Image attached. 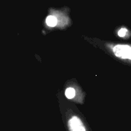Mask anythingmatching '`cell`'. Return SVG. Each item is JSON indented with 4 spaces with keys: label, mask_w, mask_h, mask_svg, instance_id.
Masks as SVG:
<instances>
[{
    "label": "cell",
    "mask_w": 131,
    "mask_h": 131,
    "mask_svg": "<svg viewBox=\"0 0 131 131\" xmlns=\"http://www.w3.org/2000/svg\"><path fill=\"white\" fill-rule=\"evenodd\" d=\"M127 32V29H125V28H124V29H121V30L118 31V35H119L120 37H124V36L126 35Z\"/></svg>",
    "instance_id": "cell-5"
},
{
    "label": "cell",
    "mask_w": 131,
    "mask_h": 131,
    "mask_svg": "<svg viewBox=\"0 0 131 131\" xmlns=\"http://www.w3.org/2000/svg\"><path fill=\"white\" fill-rule=\"evenodd\" d=\"M65 95L69 99L73 98L75 96V91H74V88H68L66 90V91H65Z\"/></svg>",
    "instance_id": "cell-4"
},
{
    "label": "cell",
    "mask_w": 131,
    "mask_h": 131,
    "mask_svg": "<svg viewBox=\"0 0 131 131\" xmlns=\"http://www.w3.org/2000/svg\"><path fill=\"white\" fill-rule=\"evenodd\" d=\"M46 24L50 26V27H54L57 24V20L56 18L53 15H50L46 18Z\"/></svg>",
    "instance_id": "cell-3"
},
{
    "label": "cell",
    "mask_w": 131,
    "mask_h": 131,
    "mask_svg": "<svg viewBox=\"0 0 131 131\" xmlns=\"http://www.w3.org/2000/svg\"><path fill=\"white\" fill-rule=\"evenodd\" d=\"M114 52L117 57L131 59V47L128 45H117L114 48Z\"/></svg>",
    "instance_id": "cell-1"
},
{
    "label": "cell",
    "mask_w": 131,
    "mask_h": 131,
    "mask_svg": "<svg viewBox=\"0 0 131 131\" xmlns=\"http://www.w3.org/2000/svg\"><path fill=\"white\" fill-rule=\"evenodd\" d=\"M68 126L70 131H86L81 120L76 117H72L69 121Z\"/></svg>",
    "instance_id": "cell-2"
}]
</instances>
